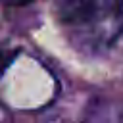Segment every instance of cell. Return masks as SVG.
<instances>
[{
	"label": "cell",
	"mask_w": 123,
	"mask_h": 123,
	"mask_svg": "<svg viewBox=\"0 0 123 123\" xmlns=\"http://www.w3.org/2000/svg\"><path fill=\"white\" fill-rule=\"evenodd\" d=\"M62 23L85 33L92 42L110 44L121 29L123 0H56Z\"/></svg>",
	"instance_id": "cell-1"
},
{
	"label": "cell",
	"mask_w": 123,
	"mask_h": 123,
	"mask_svg": "<svg viewBox=\"0 0 123 123\" xmlns=\"http://www.w3.org/2000/svg\"><path fill=\"white\" fill-rule=\"evenodd\" d=\"M10 60H12V56H8V54H4V52H0V75L6 71V67L10 65Z\"/></svg>",
	"instance_id": "cell-2"
},
{
	"label": "cell",
	"mask_w": 123,
	"mask_h": 123,
	"mask_svg": "<svg viewBox=\"0 0 123 123\" xmlns=\"http://www.w3.org/2000/svg\"><path fill=\"white\" fill-rule=\"evenodd\" d=\"M8 2H12V4H27L29 0H8Z\"/></svg>",
	"instance_id": "cell-3"
}]
</instances>
